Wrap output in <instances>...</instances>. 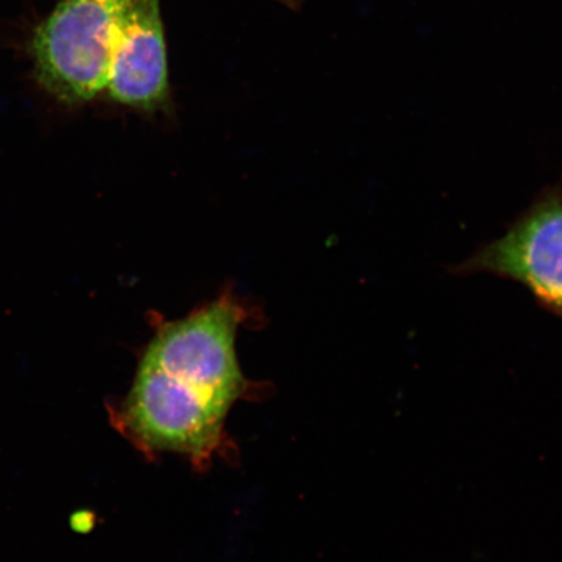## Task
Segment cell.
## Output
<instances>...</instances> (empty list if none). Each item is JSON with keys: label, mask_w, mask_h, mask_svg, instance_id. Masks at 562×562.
<instances>
[{"label": "cell", "mask_w": 562, "mask_h": 562, "mask_svg": "<svg viewBox=\"0 0 562 562\" xmlns=\"http://www.w3.org/2000/svg\"><path fill=\"white\" fill-rule=\"evenodd\" d=\"M245 312L228 296L158 326L126 395L108 404L111 426L149 459L175 453L206 470L228 459L226 422L258 384L243 374L236 335Z\"/></svg>", "instance_id": "1"}, {"label": "cell", "mask_w": 562, "mask_h": 562, "mask_svg": "<svg viewBox=\"0 0 562 562\" xmlns=\"http://www.w3.org/2000/svg\"><path fill=\"white\" fill-rule=\"evenodd\" d=\"M131 0H60L32 41L35 72L58 100L77 104L108 88L112 55Z\"/></svg>", "instance_id": "2"}, {"label": "cell", "mask_w": 562, "mask_h": 562, "mask_svg": "<svg viewBox=\"0 0 562 562\" xmlns=\"http://www.w3.org/2000/svg\"><path fill=\"white\" fill-rule=\"evenodd\" d=\"M451 271L487 272L515 281L543 311L562 319V186L540 191L503 236L481 245Z\"/></svg>", "instance_id": "3"}, {"label": "cell", "mask_w": 562, "mask_h": 562, "mask_svg": "<svg viewBox=\"0 0 562 562\" xmlns=\"http://www.w3.org/2000/svg\"><path fill=\"white\" fill-rule=\"evenodd\" d=\"M105 89L115 102L143 111L165 108L170 100L160 0H131L126 5Z\"/></svg>", "instance_id": "4"}, {"label": "cell", "mask_w": 562, "mask_h": 562, "mask_svg": "<svg viewBox=\"0 0 562 562\" xmlns=\"http://www.w3.org/2000/svg\"><path fill=\"white\" fill-rule=\"evenodd\" d=\"M279 2L290 5V7H296V4H297V0H279Z\"/></svg>", "instance_id": "5"}]
</instances>
